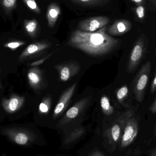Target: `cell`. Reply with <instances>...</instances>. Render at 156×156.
<instances>
[{
	"mask_svg": "<svg viewBox=\"0 0 156 156\" xmlns=\"http://www.w3.org/2000/svg\"><path fill=\"white\" fill-rule=\"evenodd\" d=\"M65 156V155H64L59 154V155H55V156Z\"/></svg>",
	"mask_w": 156,
	"mask_h": 156,
	"instance_id": "obj_33",
	"label": "cell"
},
{
	"mask_svg": "<svg viewBox=\"0 0 156 156\" xmlns=\"http://www.w3.org/2000/svg\"><path fill=\"white\" fill-rule=\"evenodd\" d=\"M47 57L45 58H42V59H40V60H38V61H35V62H33L32 64L30 65L31 66H39V65H41L44 63V61H45L46 58Z\"/></svg>",
	"mask_w": 156,
	"mask_h": 156,
	"instance_id": "obj_28",
	"label": "cell"
},
{
	"mask_svg": "<svg viewBox=\"0 0 156 156\" xmlns=\"http://www.w3.org/2000/svg\"><path fill=\"white\" fill-rule=\"evenodd\" d=\"M1 156H6V154H3Z\"/></svg>",
	"mask_w": 156,
	"mask_h": 156,
	"instance_id": "obj_34",
	"label": "cell"
},
{
	"mask_svg": "<svg viewBox=\"0 0 156 156\" xmlns=\"http://www.w3.org/2000/svg\"><path fill=\"white\" fill-rule=\"evenodd\" d=\"M136 16L137 20L142 22L144 21L146 17V7L144 5L136 6L134 9Z\"/></svg>",
	"mask_w": 156,
	"mask_h": 156,
	"instance_id": "obj_22",
	"label": "cell"
},
{
	"mask_svg": "<svg viewBox=\"0 0 156 156\" xmlns=\"http://www.w3.org/2000/svg\"><path fill=\"white\" fill-rule=\"evenodd\" d=\"M151 4L156 8V0H150Z\"/></svg>",
	"mask_w": 156,
	"mask_h": 156,
	"instance_id": "obj_32",
	"label": "cell"
},
{
	"mask_svg": "<svg viewBox=\"0 0 156 156\" xmlns=\"http://www.w3.org/2000/svg\"><path fill=\"white\" fill-rule=\"evenodd\" d=\"M107 29L106 25L94 32L76 30L71 36L68 44L91 55H106L114 50L120 43V40L107 33Z\"/></svg>",
	"mask_w": 156,
	"mask_h": 156,
	"instance_id": "obj_1",
	"label": "cell"
},
{
	"mask_svg": "<svg viewBox=\"0 0 156 156\" xmlns=\"http://www.w3.org/2000/svg\"></svg>",
	"mask_w": 156,
	"mask_h": 156,
	"instance_id": "obj_37",
	"label": "cell"
},
{
	"mask_svg": "<svg viewBox=\"0 0 156 156\" xmlns=\"http://www.w3.org/2000/svg\"></svg>",
	"mask_w": 156,
	"mask_h": 156,
	"instance_id": "obj_35",
	"label": "cell"
},
{
	"mask_svg": "<svg viewBox=\"0 0 156 156\" xmlns=\"http://www.w3.org/2000/svg\"><path fill=\"white\" fill-rule=\"evenodd\" d=\"M84 156H106L102 152L99 150H94V151H92V152L89 153L88 155Z\"/></svg>",
	"mask_w": 156,
	"mask_h": 156,
	"instance_id": "obj_26",
	"label": "cell"
},
{
	"mask_svg": "<svg viewBox=\"0 0 156 156\" xmlns=\"http://www.w3.org/2000/svg\"><path fill=\"white\" fill-rule=\"evenodd\" d=\"M131 21L126 19L116 20L107 29V33L112 36H121L128 33L132 29Z\"/></svg>",
	"mask_w": 156,
	"mask_h": 156,
	"instance_id": "obj_11",
	"label": "cell"
},
{
	"mask_svg": "<svg viewBox=\"0 0 156 156\" xmlns=\"http://www.w3.org/2000/svg\"><path fill=\"white\" fill-rule=\"evenodd\" d=\"M65 156H66V155H65Z\"/></svg>",
	"mask_w": 156,
	"mask_h": 156,
	"instance_id": "obj_36",
	"label": "cell"
},
{
	"mask_svg": "<svg viewBox=\"0 0 156 156\" xmlns=\"http://www.w3.org/2000/svg\"><path fill=\"white\" fill-rule=\"evenodd\" d=\"M148 156H156V147L150 151Z\"/></svg>",
	"mask_w": 156,
	"mask_h": 156,
	"instance_id": "obj_31",
	"label": "cell"
},
{
	"mask_svg": "<svg viewBox=\"0 0 156 156\" xmlns=\"http://www.w3.org/2000/svg\"><path fill=\"white\" fill-rule=\"evenodd\" d=\"M86 133L85 128L82 127H77L72 131L68 132L64 136L62 142V147L69 148L76 144L77 142L84 137Z\"/></svg>",
	"mask_w": 156,
	"mask_h": 156,
	"instance_id": "obj_9",
	"label": "cell"
},
{
	"mask_svg": "<svg viewBox=\"0 0 156 156\" xmlns=\"http://www.w3.org/2000/svg\"><path fill=\"white\" fill-rule=\"evenodd\" d=\"M3 12L6 15L10 16L16 7L17 0H0Z\"/></svg>",
	"mask_w": 156,
	"mask_h": 156,
	"instance_id": "obj_20",
	"label": "cell"
},
{
	"mask_svg": "<svg viewBox=\"0 0 156 156\" xmlns=\"http://www.w3.org/2000/svg\"><path fill=\"white\" fill-rule=\"evenodd\" d=\"M130 1L134 3L136 5V6L144 5L146 2V0H130Z\"/></svg>",
	"mask_w": 156,
	"mask_h": 156,
	"instance_id": "obj_29",
	"label": "cell"
},
{
	"mask_svg": "<svg viewBox=\"0 0 156 156\" xmlns=\"http://www.w3.org/2000/svg\"><path fill=\"white\" fill-rule=\"evenodd\" d=\"M151 69V62L147 61L140 69L135 81L134 92L136 101L139 102H142L144 98L146 88L149 80Z\"/></svg>",
	"mask_w": 156,
	"mask_h": 156,
	"instance_id": "obj_4",
	"label": "cell"
},
{
	"mask_svg": "<svg viewBox=\"0 0 156 156\" xmlns=\"http://www.w3.org/2000/svg\"><path fill=\"white\" fill-rule=\"evenodd\" d=\"M146 51L144 40L139 37L129 57L127 66V70L129 73L135 70L142 60Z\"/></svg>",
	"mask_w": 156,
	"mask_h": 156,
	"instance_id": "obj_6",
	"label": "cell"
},
{
	"mask_svg": "<svg viewBox=\"0 0 156 156\" xmlns=\"http://www.w3.org/2000/svg\"><path fill=\"white\" fill-rule=\"evenodd\" d=\"M27 79L31 87L38 89L42 82V74L40 69L36 67L29 69L27 73Z\"/></svg>",
	"mask_w": 156,
	"mask_h": 156,
	"instance_id": "obj_16",
	"label": "cell"
},
{
	"mask_svg": "<svg viewBox=\"0 0 156 156\" xmlns=\"http://www.w3.org/2000/svg\"><path fill=\"white\" fill-rule=\"evenodd\" d=\"M101 107L103 112L106 115H111L114 112V108L111 105L110 99L106 95H103L101 98Z\"/></svg>",
	"mask_w": 156,
	"mask_h": 156,
	"instance_id": "obj_19",
	"label": "cell"
},
{
	"mask_svg": "<svg viewBox=\"0 0 156 156\" xmlns=\"http://www.w3.org/2000/svg\"><path fill=\"white\" fill-rule=\"evenodd\" d=\"M25 4L31 11L38 14L41 13V10L35 0H23Z\"/></svg>",
	"mask_w": 156,
	"mask_h": 156,
	"instance_id": "obj_24",
	"label": "cell"
},
{
	"mask_svg": "<svg viewBox=\"0 0 156 156\" xmlns=\"http://www.w3.org/2000/svg\"><path fill=\"white\" fill-rule=\"evenodd\" d=\"M88 102V99L84 98L77 103L74 106L68 110L65 116L60 122V125L63 126L76 118L83 111Z\"/></svg>",
	"mask_w": 156,
	"mask_h": 156,
	"instance_id": "obj_12",
	"label": "cell"
},
{
	"mask_svg": "<svg viewBox=\"0 0 156 156\" xmlns=\"http://www.w3.org/2000/svg\"><path fill=\"white\" fill-rule=\"evenodd\" d=\"M156 90V74L154 78L152 81L151 86V93L152 94L154 93Z\"/></svg>",
	"mask_w": 156,
	"mask_h": 156,
	"instance_id": "obj_27",
	"label": "cell"
},
{
	"mask_svg": "<svg viewBox=\"0 0 156 156\" xmlns=\"http://www.w3.org/2000/svg\"><path fill=\"white\" fill-rule=\"evenodd\" d=\"M2 134L12 143L21 146L30 147L34 145H44V136L40 134L24 127H12L4 128Z\"/></svg>",
	"mask_w": 156,
	"mask_h": 156,
	"instance_id": "obj_2",
	"label": "cell"
},
{
	"mask_svg": "<svg viewBox=\"0 0 156 156\" xmlns=\"http://www.w3.org/2000/svg\"><path fill=\"white\" fill-rule=\"evenodd\" d=\"M133 110H128L121 115L114 121L111 126L103 133V138L107 149L113 153L116 150L127 122L134 116Z\"/></svg>",
	"mask_w": 156,
	"mask_h": 156,
	"instance_id": "obj_3",
	"label": "cell"
},
{
	"mask_svg": "<svg viewBox=\"0 0 156 156\" xmlns=\"http://www.w3.org/2000/svg\"><path fill=\"white\" fill-rule=\"evenodd\" d=\"M128 93V88L127 85H125L118 90L116 93V97L120 103L123 102Z\"/></svg>",
	"mask_w": 156,
	"mask_h": 156,
	"instance_id": "obj_23",
	"label": "cell"
},
{
	"mask_svg": "<svg viewBox=\"0 0 156 156\" xmlns=\"http://www.w3.org/2000/svg\"><path fill=\"white\" fill-rule=\"evenodd\" d=\"M138 121L133 116L127 122L119 143V148L123 149L129 146L135 140L138 133Z\"/></svg>",
	"mask_w": 156,
	"mask_h": 156,
	"instance_id": "obj_5",
	"label": "cell"
},
{
	"mask_svg": "<svg viewBox=\"0 0 156 156\" xmlns=\"http://www.w3.org/2000/svg\"><path fill=\"white\" fill-rule=\"evenodd\" d=\"M24 27L27 33L31 37H34L36 35L38 30V23L35 19L25 20Z\"/></svg>",
	"mask_w": 156,
	"mask_h": 156,
	"instance_id": "obj_18",
	"label": "cell"
},
{
	"mask_svg": "<svg viewBox=\"0 0 156 156\" xmlns=\"http://www.w3.org/2000/svg\"><path fill=\"white\" fill-rule=\"evenodd\" d=\"M76 4L89 7L103 6L109 3L110 0H70Z\"/></svg>",
	"mask_w": 156,
	"mask_h": 156,
	"instance_id": "obj_17",
	"label": "cell"
},
{
	"mask_svg": "<svg viewBox=\"0 0 156 156\" xmlns=\"http://www.w3.org/2000/svg\"><path fill=\"white\" fill-rule=\"evenodd\" d=\"M149 110L153 113H156V100L150 106V108H149Z\"/></svg>",
	"mask_w": 156,
	"mask_h": 156,
	"instance_id": "obj_30",
	"label": "cell"
},
{
	"mask_svg": "<svg viewBox=\"0 0 156 156\" xmlns=\"http://www.w3.org/2000/svg\"><path fill=\"white\" fill-rule=\"evenodd\" d=\"M61 14V9L56 2H52L48 7L46 17L48 25L49 27H54Z\"/></svg>",
	"mask_w": 156,
	"mask_h": 156,
	"instance_id": "obj_15",
	"label": "cell"
},
{
	"mask_svg": "<svg viewBox=\"0 0 156 156\" xmlns=\"http://www.w3.org/2000/svg\"><path fill=\"white\" fill-rule=\"evenodd\" d=\"M24 101V98L23 96L13 94L9 99H2V105L6 112L13 113L21 108Z\"/></svg>",
	"mask_w": 156,
	"mask_h": 156,
	"instance_id": "obj_10",
	"label": "cell"
},
{
	"mask_svg": "<svg viewBox=\"0 0 156 156\" xmlns=\"http://www.w3.org/2000/svg\"><path fill=\"white\" fill-rule=\"evenodd\" d=\"M25 44V43L24 41H12V42H9V43L4 44L3 45V46L10 48L11 50H15L16 48H19V47L24 45Z\"/></svg>",
	"mask_w": 156,
	"mask_h": 156,
	"instance_id": "obj_25",
	"label": "cell"
},
{
	"mask_svg": "<svg viewBox=\"0 0 156 156\" xmlns=\"http://www.w3.org/2000/svg\"><path fill=\"white\" fill-rule=\"evenodd\" d=\"M50 97H46L40 103L38 107V112L40 114H45L49 112L51 105Z\"/></svg>",
	"mask_w": 156,
	"mask_h": 156,
	"instance_id": "obj_21",
	"label": "cell"
},
{
	"mask_svg": "<svg viewBox=\"0 0 156 156\" xmlns=\"http://www.w3.org/2000/svg\"><path fill=\"white\" fill-rule=\"evenodd\" d=\"M76 87L77 83H74L61 95L54 111L53 116L54 119L60 115L64 112L74 94Z\"/></svg>",
	"mask_w": 156,
	"mask_h": 156,
	"instance_id": "obj_8",
	"label": "cell"
},
{
	"mask_svg": "<svg viewBox=\"0 0 156 156\" xmlns=\"http://www.w3.org/2000/svg\"><path fill=\"white\" fill-rule=\"evenodd\" d=\"M49 47V44L45 42L33 43L29 45L23 51L19 57V58L23 59L26 58L45 50Z\"/></svg>",
	"mask_w": 156,
	"mask_h": 156,
	"instance_id": "obj_14",
	"label": "cell"
},
{
	"mask_svg": "<svg viewBox=\"0 0 156 156\" xmlns=\"http://www.w3.org/2000/svg\"><path fill=\"white\" fill-rule=\"evenodd\" d=\"M110 22V18L107 16H93L81 21L79 28L84 32H94L107 25Z\"/></svg>",
	"mask_w": 156,
	"mask_h": 156,
	"instance_id": "obj_7",
	"label": "cell"
},
{
	"mask_svg": "<svg viewBox=\"0 0 156 156\" xmlns=\"http://www.w3.org/2000/svg\"><path fill=\"white\" fill-rule=\"evenodd\" d=\"M56 68L59 73L60 80L66 82L78 72L79 67L75 63L64 64L58 66Z\"/></svg>",
	"mask_w": 156,
	"mask_h": 156,
	"instance_id": "obj_13",
	"label": "cell"
}]
</instances>
